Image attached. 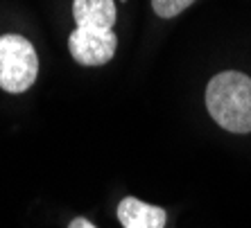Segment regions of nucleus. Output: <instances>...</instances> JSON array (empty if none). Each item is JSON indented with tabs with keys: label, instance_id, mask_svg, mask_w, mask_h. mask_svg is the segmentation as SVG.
I'll return each mask as SVG.
<instances>
[{
	"label": "nucleus",
	"instance_id": "obj_1",
	"mask_svg": "<svg viewBox=\"0 0 251 228\" xmlns=\"http://www.w3.org/2000/svg\"><path fill=\"white\" fill-rule=\"evenodd\" d=\"M206 109L231 134H251V79L235 70L215 75L206 86Z\"/></svg>",
	"mask_w": 251,
	"mask_h": 228
},
{
	"label": "nucleus",
	"instance_id": "obj_2",
	"mask_svg": "<svg viewBox=\"0 0 251 228\" xmlns=\"http://www.w3.org/2000/svg\"><path fill=\"white\" fill-rule=\"evenodd\" d=\"M39 75L34 46L21 34L0 36V88L7 93H25Z\"/></svg>",
	"mask_w": 251,
	"mask_h": 228
},
{
	"label": "nucleus",
	"instance_id": "obj_3",
	"mask_svg": "<svg viewBox=\"0 0 251 228\" xmlns=\"http://www.w3.org/2000/svg\"><path fill=\"white\" fill-rule=\"evenodd\" d=\"M118 47V36L113 29L100 27H75L68 36V50L77 64L104 66L111 61Z\"/></svg>",
	"mask_w": 251,
	"mask_h": 228
},
{
	"label": "nucleus",
	"instance_id": "obj_4",
	"mask_svg": "<svg viewBox=\"0 0 251 228\" xmlns=\"http://www.w3.org/2000/svg\"><path fill=\"white\" fill-rule=\"evenodd\" d=\"M118 219L125 228H163L165 210L161 205L143 204L134 197H125L118 205Z\"/></svg>",
	"mask_w": 251,
	"mask_h": 228
},
{
	"label": "nucleus",
	"instance_id": "obj_5",
	"mask_svg": "<svg viewBox=\"0 0 251 228\" xmlns=\"http://www.w3.org/2000/svg\"><path fill=\"white\" fill-rule=\"evenodd\" d=\"M73 16L77 27L113 29L116 2L113 0H73Z\"/></svg>",
	"mask_w": 251,
	"mask_h": 228
},
{
	"label": "nucleus",
	"instance_id": "obj_6",
	"mask_svg": "<svg viewBox=\"0 0 251 228\" xmlns=\"http://www.w3.org/2000/svg\"><path fill=\"white\" fill-rule=\"evenodd\" d=\"M195 0H152V7L156 16L161 18H175L181 12H186Z\"/></svg>",
	"mask_w": 251,
	"mask_h": 228
},
{
	"label": "nucleus",
	"instance_id": "obj_7",
	"mask_svg": "<svg viewBox=\"0 0 251 228\" xmlns=\"http://www.w3.org/2000/svg\"><path fill=\"white\" fill-rule=\"evenodd\" d=\"M68 228H95V226L88 222V219H84V217H77V219H73V222L68 224Z\"/></svg>",
	"mask_w": 251,
	"mask_h": 228
}]
</instances>
